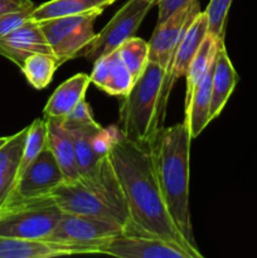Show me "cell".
Instances as JSON below:
<instances>
[{"mask_svg": "<svg viewBox=\"0 0 257 258\" xmlns=\"http://www.w3.org/2000/svg\"><path fill=\"white\" fill-rule=\"evenodd\" d=\"M108 156L130 217L126 234L173 242L190 252L194 258H203L201 251L194 249L181 236L166 209L150 145L134 143L120 133L111 144Z\"/></svg>", "mask_w": 257, "mask_h": 258, "instance_id": "cell-1", "label": "cell"}, {"mask_svg": "<svg viewBox=\"0 0 257 258\" xmlns=\"http://www.w3.org/2000/svg\"><path fill=\"white\" fill-rule=\"evenodd\" d=\"M190 134L185 123L163 127L150 144L156 178L166 209L185 241L199 251L189 208Z\"/></svg>", "mask_w": 257, "mask_h": 258, "instance_id": "cell-2", "label": "cell"}, {"mask_svg": "<svg viewBox=\"0 0 257 258\" xmlns=\"http://www.w3.org/2000/svg\"><path fill=\"white\" fill-rule=\"evenodd\" d=\"M165 71L155 62L146 64L143 75L135 81L123 97L120 107V130L127 140L150 145L159 134L158 102Z\"/></svg>", "mask_w": 257, "mask_h": 258, "instance_id": "cell-3", "label": "cell"}, {"mask_svg": "<svg viewBox=\"0 0 257 258\" xmlns=\"http://www.w3.org/2000/svg\"><path fill=\"white\" fill-rule=\"evenodd\" d=\"M62 214L52 196L9 202L0 208V236L45 241Z\"/></svg>", "mask_w": 257, "mask_h": 258, "instance_id": "cell-4", "label": "cell"}, {"mask_svg": "<svg viewBox=\"0 0 257 258\" xmlns=\"http://www.w3.org/2000/svg\"><path fill=\"white\" fill-rule=\"evenodd\" d=\"M101 13V10H96L85 14L53 18L39 23L59 66L82 55L83 50L95 38L93 25Z\"/></svg>", "mask_w": 257, "mask_h": 258, "instance_id": "cell-5", "label": "cell"}, {"mask_svg": "<svg viewBox=\"0 0 257 258\" xmlns=\"http://www.w3.org/2000/svg\"><path fill=\"white\" fill-rule=\"evenodd\" d=\"M125 233L121 224L106 219L81 214L63 213L45 241L88 248L92 254L100 253L106 242Z\"/></svg>", "mask_w": 257, "mask_h": 258, "instance_id": "cell-6", "label": "cell"}, {"mask_svg": "<svg viewBox=\"0 0 257 258\" xmlns=\"http://www.w3.org/2000/svg\"><path fill=\"white\" fill-rule=\"evenodd\" d=\"M153 7L148 0H128L117 10L103 29L95 35L92 42L82 52L83 57L95 62L102 55L110 54L117 49L125 40L135 35L144 18Z\"/></svg>", "mask_w": 257, "mask_h": 258, "instance_id": "cell-7", "label": "cell"}, {"mask_svg": "<svg viewBox=\"0 0 257 258\" xmlns=\"http://www.w3.org/2000/svg\"><path fill=\"white\" fill-rule=\"evenodd\" d=\"M207 34H208V19H207V15L204 14V12L201 10L190 20L188 27L184 30L183 35H181L180 40H179L178 45L174 50L170 64L165 71L163 87H161L160 96H159L158 113H156L159 130L164 127L166 106H168L171 90H173L174 85L179 78L185 77L189 66H190L199 45L202 44Z\"/></svg>", "mask_w": 257, "mask_h": 258, "instance_id": "cell-8", "label": "cell"}, {"mask_svg": "<svg viewBox=\"0 0 257 258\" xmlns=\"http://www.w3.org/2000/svg\"><path fill=\"white\" fill-rule=\"evenodd\" d=\"M62 183H65L62 170L52 151L45 148L18 179L5 203L50 196Z\"/></svg>", "mask_w": 257, "mask_h": 258, "instance_id": "cell-9", "label": "cell"}, {"mask_svg": "<svg viewBox=\"0 0 257 258\" xmlns=\"http://www.w3.org/2000/svg\"><path fill=\"white\" fill-rule=\"evenodd\" d=\"M50 196L53 197L57 206L62 209L63 213L81 214V216L96 217L121 224L127 231L130 223L123 218L117 211L108 206L97 194L86 188L81 181L76 183H62L54 189Z\"/></svg>", "mask_w": 257, "mask_h": 258, "instance_id": "cell-10", "label": "cell"}, {"mask_svg": "<svg viewBox=\"0 0 257 258\" xmlns=\"http://www.w3.org/2000/svg\"><path fill=\"white\" fill-rule=\"evenodd\" d=\"M100 254L120 258H194L190 252L173 242L126 233L106 242Z\"/></svg>", "mask_w": 257, "mask_h": 258, "instance_id": "cell-11", "label": "cell"}, {"mask_svg": "<svg viewBox=\"0 0 257 258\" xmlns=\"http://www.w3.org/2000/svg\"><path fill=\"white\" fill-rule=\"evenodd\" d=\"M199 12V0H193L190 4L171 14L164 23L156 24L153 37L149 40V60L158 63L166 71L184 30Z\"/></svg>", "mask_w": 257, "mask_h": 258, "instance_id": "cell-12", "label": "cell"}, {"mask_svg": "<svg viewBox=\"0 0 257 258\" xmlns=\"http://www.w3.org/2000/svg\"><path fill=\"white\" fill-rule=\"evenodd\" d=\"M34 53H52L40 24L34 20H28L18 29L0 37V55L19 68Z\"/></svg>", "mask_w": 257, "mask_h": 258, "instance_id": "cell-13", "label": "cell"}, {"mask_svg": "<svg viewBox=\"0 0 257 258\" xmlns=\"http://www.w3.org/2000/svg\"><path fill=\"white\" fill-rule=\"evenodd\" d=\"M71 254H92L88 248L42 239L0 236V258H49Z\"/></svg>", "mask_w": 257, "mask_h": 258, "instance_id": "cell-14", "label": "cell"}, {"mask_svg": "<svg viewBox=\"0 0 257 258\" xmlns=\"http://www.w3.org/2000/svg\"><path fill=\"white\" fill-rule=\"evenodd\" d=\"M47 120V148L52 151L55 161L63 173L66 183L80 180V173L76 160V149L73 135L65 126L62 118L45 117Z\"/></svg>", "mask_w": 257, "mask_h": 258, "instance_id": "cell-15", "label": "cell"}, {"mask_svg": "<svg viewBox=\"0 0 257 258\" xmlns=\"http://www.w3.org/2000/svg\"><path fill=\"white\" fill-rule=\"evenodd\" d=\"M216 59L217 57L214 58L206 75L199 81L196 90L191 93L190 98L185 101V120H184V123H185L191 139L198 138L202 131L211 122L209 111H211L212 80H213Z\"/></svg>", "mask_w": 257, "mask_h": 258, "instance_id": "cell-16", "label": "cell"}, {"mask_svg": "<svg viewBox=\"0 0 257 258\" xmlns=\"http://www.w3.org/2000/svg\"><path fill=\"white\" fill-rule=\"evenodd\" d=\"M238 75L229 59L226 47L222 44L217 53L213 80H212V102L211 111H209L211 121L221 115L238 82Z\"/></svg>", "mask_w": 257, "mask_h": 258, "instance_id": "cell-17", "label": "cell"}, {"mask_svg": "<svg viewBox=\"0 0 257 258\" xmlns=\"http://www.w3.org/2000/svg\"><path fill=\"white\" fill-rule=\"evenodd\" d=\"M90 85L91 78L86 73H77L65 81L45 103L44 117L65 118L85 98Z\"/></svg>", "mask_w": 257, "mask_h": 258, "instance_id": "cell-18", "label": "cell"}, {"mask_svg": "<svg viewBox=\"0 0 257 258\" xmlns=\"http://www.w3.org/2000/svg\"><path fill=\"white\" fill-rule=\"evenodd\" d=\"M29 126L9 138L3 148H0V207L12 194L18 179L23 149Z\"/></svg>", "mask_w": 257, "mask_h": 258, "instance_id": "cell-19", "label": "cell"}, {"mask_svg": "<svg viewBox=\"0 0 257 258\" xmlns=\"http://www.w3.org/2000/svg\"><path fill=\"white\" fill-rule=\"evenodd\" d=\"M117 0H49L38 5L32 13V20L40 23L53 18L103 10Z\"/></svg>", "mask_w": 257, "mask_h": 258, "instance_id": "cell-20", "label": "cell"}, {"mask_svg": "<svg viewBox=\"0 0 257 258\" xmlns=\"http://www.w3.org/2000/svg\"><path fill=\"white\" fill-rule=\"evenodd\" d=\"M222 44H224L223 40H219L217 38H214L212 34H207L204 40L202 42V44L199 45L198 50H197L196 55H194L193 60H191L190 66H189V70L186 72L185 78H186V93H185V101H188L190 98L191 93L196 90L197 85L199 83V81L202 80L206 72L208 71V68L211 67L212 62L214 60V58L217 57V53H218L219 47Z\"/></svg>", "mask_w": 257, "mask_h": 258, "instance_id": "cell-21", "label": "cell"}, {"mask_svg": "<svg viewBox=\"0 0 257 258\" xmlns=\"http://www.w3.org/2000/svg\"><path fill=\"white\" fill-rule=\"evenodd\" d=\"M59 67L57 58L52 53H34L25 59L20 71L35 90H44L53 80Z\"/></svg>", "mask_w": 257, "mask_h": 258, "instance_id": "cell-22", "label": "cell"}, {"mask_svg": "<svg viewBox=\"0 0 257 258\" xmlns=\"http://www.w3.org/2000/svg\"><path fill=\"white\" fill-rule=\"evenodd\" d=\"M135 83L127 67L121 59L117 49L108 54V70L105 83L101 90L111 96L125 97Z\"/></svg>", "mask_w": 257, "mask_h": 258, "instance_id": "cell-23", "label": "cell"}, {"mask_svg": "<svg viewBox=\"0 0 257 258\" xmlns=\"http://www.w3.org/2000/svg\"><path fill=\"white\" fill-rule=\"evenodd\" d=\"M47 120L45 118H35L28 128L22 160H20L19 170H18V179L27 170L28 166L34 161V159L47 148Z\"/></svg>", "mask_w": 257, "mask_h": 258, "instance_id": "cell-24", "label": "cell"}, {"mask_svg": "<svg viewBox=\"0 0 257 258\" xmlns=\"http://www.w3.org/2000/svg\"><path fill=\"white\" fill-rule=\"evenodd\" d=\"M117 52L134 80H138L149 63V43L134 35L117 48Z\"/></svg>", "mask_w": 257, "mask_h": 258, "instance_id": "cell-25", "label": "cell"}, {"mask_svg": "<svg viewBox=\"0 0 257 258\" xmlns=\"http://www.w3.org/2000/svg\"><path fill=\"white\" fill-rule=\"evenodd\" d=\"M233 0H211L204 10V14L208 19V33L219 40L226 37V24L229 8Z\"/></svg>", "mask_w": 257, "mask_h": 258, "instance_id": "cell-26", "label": "cell"}, {"mask_svg": "<svg viewBox=\"0 0 257 258\" xmlns=\"http://www.w3.org/2000/svg\"><path fill=\"white\" fill-rule=\"evenodd\" d=\"M34 9L22 10V12L8 13L0 17V37L12 33L13 30L22 27L24 23L32 19V13Z\"/></svg>", "mask_w": 257, "mask_h": 258, "instance_id": "cell-27", "label": "cell"}, {"mask_svg": "<svg viewBox=\"0 0 257 258\" xmlns=\"http://www.w3.org/2000/svg\"><path fill=\"white\" fill-rule=\"evenodd\" d=\"M63 123L66 126H75V125H87V123H95V118H93L92 113H91L90 105L87 101L83 98L78 102V105L66 116L62 118Z\"/></svg>", "mask_w": 257, "mask_h": 258, "instance_id": "cell-28", "label": "cell"}, {"mask_svg": "<svg viewBox=\"0 0 257 258\" xmlns=\"http://www.w3.org/2000/svg\"><path fill=\"white\" fill-rule=\"evenodd\" d=\"M191 2H193V0H163L161 3H159L158 23H156V24L164 23L171 14L178 12L181 8L186 7V5L190 4Z\"/></svg>", "mask_w": 257, "mask_h": 258, "instance_id": "cell-29", "label": "cell"}, {"mask_svg": "<svg viewBox=\"0 0 257 258\" xmlns=\"http://www.w3.org/2000/svg\"><path fill=\"white\" fill-rule=\"evenodd\" d=\"M34 8L35 5L32 0H0V17L8 13L22 12Z\"/></svg>", "mask_w": 257, "mask_h": 258, "instance_id": "cell-30", "label": "cell"}, {"mask_svg": "<svg viewBox=\"0 0 257 258\" xmlns=\"http://www.w3.org/2000/svg\"><path fill=\"white\" fill-rule=\"evenodd\" d=\"M10 136H3V138H0V148H3V146L7 144V141L9 140Z\"/></svg>", "mask_w": 257, "mask_h": 258, "instance_id": "cell-31", "label": "cell"}, {"mask_svg": "<svg viewBox=\"0 0 257 258\" xmlns=\"http://www.w3.org/2000/svg\"><path fill=\"white\" fill-rule=\"evenodd\" d=\"M148 2L151 3V4H153V5H158L159 3H161V2H163V0H148Z\"/></svg>", "mask_w": 257, "mask_h": 258, "instance_id": "cell-32", "label": "cell"}]
</instances>
